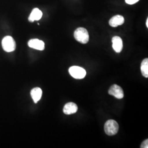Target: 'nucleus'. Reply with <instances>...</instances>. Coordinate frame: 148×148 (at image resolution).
<instances>
[{
    "mask_svg": "<svg viewBox=\"0 0 148 148\" xmlns=\"http://www.w3.org/2000/svg\"><path fill=\"white\" fill-rule=\"evenodd\" d=\"M74 37L76 41L82 44H86L89 41V34L84 27H79L74 32Z\"/></svg>",
    "mask_w": 148,
    "mask_h": 148,
    "instance_id": "obj_1",
    "label": "nucleus"
},
{
    "mask_svg": "<svg viewBox=\"0 0 148 148\" xmlns=\"http://www.w3.org/2000/svg\"><path fill=\"white\" fill-rule=\"evenodd\" d=\"M119 124L114 120H109L106 122L104 125V131L108 136H114L119 131Z\"/></svg>",
    "mask_w": 148,
    "mask_h": 148,
    "instance_id": "obj_2",
    "label": "nucleus"
},
{
    "mask_svg": "<svg viewBox=\"0 0 148 148\" xmlns=\"http://www.w3.org/2000/svg\"><path fill=\"white\" fill-rule=\"evenodd\" d=\"M3 49L7 52H11L16 49V42L14 39L10 36L4 37L2 41Z\"/></svg>",
    "mask_w": 148,
    "mask_h": 148,
    "instance_id": "obj_3",
    "label": "nucleus"
},
{
    "mask_svg": "<svg viewBox=\"0 0 148 148\" xmlns=\"http://www.w3.org/2000/svg\"><path fill=\"white\" fill-rule=\"evenodd\" d=\"M70 75L76 79H82L86 75L85 69L77 66H73L69 69Z\"/></svg>",
    "mask_w": 148,
    "mask_h": 148,
    "instance_id": "obj_4",
    "label": "nucleus"
},
{
    "mask_svg": "<svg viewBox=\"0 0 148 148\" xmlns=\"http://www.w3.org/2000/svg\"><path fill=\"white\" fill-rule=\"evenodd\" d=\"M108 93L110 95H113L117 99H122L124 97V93L121 87L117 85L111 86Z\"/></svg>",
    "mask_w": 148,
    "mask_h": 148,
    "instance_id": "obj_5",
    "label": "nucleus"
},
{
    "mask_svg": "<svg viewBox=\"0 0 148 148\" xmlns=\"http://www.w3.org/2000/svg\"><path fill=\"white\" fill-rule=\"evenodd\" d=\"M28 46L30 48L39 51H43L45 49V43L36 38L30 40L28 42Z\"/></svg>",
    "mask_w": 148,
    "mask_h": 148,
    "instance_id": "obj_6",
    "label": "nucleus"
},
{
    "mask_svg": "<svg viewBox=\"0 0 148 148\" xmlns=\"http://www.w3.org/2000/svg\"><path fill=\"white\" fill-rule=\"evenodd\" d=\"M112 48L116 53H120L123 48V42L121 37L114 36L112 38Z\"/></svg>",
    "mask_w": 148,
    "mask_h": 148,
    "instance_id": "obj_7",
    "label": "nucleus"
},
{
    "mask_svg": "<svg viewBox=\"0 0 148 148\" xmlns=\"http://www.w3.org/2000/svg\"><path fill=\"white\" fill-rule=\"evenodd\" d=\"M124 22L125 19L123 16L121 15H116L111 18L109 21V23L111 27H116L122 25L124 23Z\"/></svg>",
    "mask_w": 148,
    "mask_h": 148,
    "instance_id": "obj_8",
    "label": "nucleus"
},
{
    "mask_svg": "<svg viewBox=\"0 0 148 148\" xmlns=\"http://www.w3.org/2000/svg\"><path fill=\"white\" fill-rule=\"evenodd\" d=\"M77 106L75 103L73 102H69L64 106L63 112L66 115H71L76 113L77 111Z\"/></svg>",
    "mask_w": 148,
    "mask_h": 148,
    "instance_id": "obj_9",
    "label": "nucleus"
},
{
    "mask_svg": "<svg viewBox=\"0 0 148 148\" xmlns=\"http://www.w3.org/2000/svg\"><path fill=\"white\" fill-rule=\"evenodd\" d=\"M42 16V12L38 8H34L29 17V21L30 22H34L35 21H39L41 19Z\"/></svg>",
    "mask_w": 148,
    "mask_h": 148,
    "instance_id": "obj_10",
    "label": "nucleus"
},
{
    "mask_svg": "<svg viewBox=\"0 0 148 148\" xmlns=\"http://www.w3.org/2000/svg\"><path fill=\"white\" fill-rule=\"evenodd\" d=\"M31 96L35 103H37L41 98L42 91L39 87H36L31 90Z\"/></svg>",
    "mask_w": 148,
    "mask_h": 148,
    "instance_id": "obj_11",
    "label": "nucleus"
},
{
    "mask_svg": "<svg viewBox=\"0 0 148 148\" xmlns=\"http://www.w3.org/2000/svg\"><path fill=\"white\" fill-rule=\"evenodd\" d=\"M140 70L143 76L148 77V59H144L142 61L140 66Z\"/></svg>",
    "mask_w": 148,
    "mask_h": 148,
    "instance_id": "obj_12",
    "label": "nucleus"
},
{
    "mask_svg": "<svg viewBox=\"0 0 148 148\" xmlns=\"http://www.w3.org/2000/svg\"><path fill=\"white\" fill-rule=\"evenodd\" d=\"M139 0H125L126 3L128 5H134L138 2Z\"/></svg>",
    "mask_w": 148,
    "mask_h": 148,
    "instance_id": "obj_13",
    "label": "nucleus"
},
{
    "mask_svg": "<svg viewBox=\"0 0 148 148\" xmlns=\"http://www.w3.org/2000/svg\"><path fill=\"white\" fill-rule=\"evenodd\" d=\"M141 148H148V140L146 139L143 142L140 146Z\"/></svg>",
    "mask_w": 148,
    "mask_h": 148,
    "instance_id": "obj_14",
    "label": "nucleus"
},
{
    "mask_svg": "<svg viewBox=\"0 0 148 148\" xmlns=\"http://www.w3.org/2000/svg\"><path fill=\"white\" fill-rule=\"evenodd\" d=\"M146 26L148 27V18L147 19V21H146Z\"/></svg>",
    "mask_w": 148,
    "mask_h": 148,
    "instance_id": "obj_15",
    "label": "nucleus"
}]
</instances>
